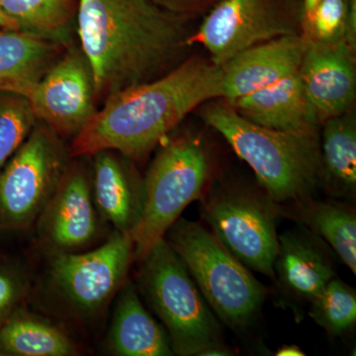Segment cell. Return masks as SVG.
I'll return each instance as SVG.
<instances>
[{
  "label": "cell",
  "instance_id": "6da1fadb",
  "mask_svg": "<svg viewBox=\"0 0 356 356\" xmlns=\"http://www.w3.org/2000/svg\"><path fill=\"white\" fill-rule=\"evenodd\" d=\"M182 18L152 0H79L77 35L95 97L152 81L186 47Z\"/></svg>",
  "mask_w": 356,
  "mask_h": 356
},
{
  "label": "cell",
  "instance_id": "7a4b0ae2",
  "mask_svg": "<svg viewBox=\"0 0 356 356\" xmlns=\"http://www.w3.org/2000/svg\"><path fill=\"white\" fill-rule=\"evenodd\" d=\"M222 70L191 58L165 76L110 95L69 147L72 158L114 151L128 159L146 156L187 114L222 98Z\"/></svg>",
  "mask_w": 356,
  "mask_h": 356
},
{
  "label": "cell",
  "instance_id": "3957f363",
  "mask_svg": "<svg viewBox=\"0 0 356 356\" xmlns=\"http://www.w3.org/2000/svg\"><path fill=\"white\" fill-rule=\"evenodd\" d=\"M203 117L252 168L273 203L303 202L321 181L317 137L257 125L228 103H213Z\"/></svg>",
  "mask_w": 356,
  "mask_h": 356
},
{
  "label": "cell",
  "instance_id": "277c9868",
  "mask_svg": "<svg viewBox=\"0 0 356 356\" xmlns=\"http://www.w3.org/2000/svg\"><path fill=\"white\" fill-rule=\"evenodd\" d=\"M140 262V292L163 323L173 353L199 355L222 344L216 317L165 238H161Z\"/></svg>",
  "mask_w": 356,
  "mask_h": 356
},
{
  "label": "cell",
  "instance_id": "5b68a950",
  "mask_svg": "<svg viewBox=\"0 0 356 356\" xmlns=\"http://www.w3.org/2000/svg\"><path fill=\"white\" fill-rule=\"evenodd\" d=\"M165 238L220 320L233 329L247 325L266 298L247 267L197 222L177 220Z\"/></svg>",
  "mask_w": 356,
  "mask_h": 356
},
{
  "label": "cell",
  "instance_id": "8992f818",
  "mask_svg": "<svg viewBox=\"0 0 356 356\" xmlns=\"http://www.w3.org/2000/svg\"><path fill=\"white\" fill-rule=\"evenodd\" d=\"M208 175L207 154L194 138H177L159 152L143 181L142 212L131 234L134 259L142 261L165 238L182 211L200 197Z\"/></svg>",
  "mask_w": 356,
  "mask_h": 356
},
{
  "label": "cell",
  "instance_id": "52a82bcc",
  "mask_svg": "<svg viewBox=\"0 0 356 356\" xmlns=\"http://www.w3.org/2000/svg\"><path fill=\"white\" fill-rule=\"evenodd\" d=\"M60 136L37 122L22 145L0 170V232L31 227L70 165Z\"/></svg>",
  "mask_w": 356,
  "mask_h": 356
},
{
  "label": "cell",
  "instance_id": "ba28073f",
  "mask_svg": "<svg viewBox=\"0 0 356 356\" xmlns=\"http://www.w3.org/2000/svg\"><path fill=\"white\" fill-rule=\"evenodd\" d=\"M50 257L48 283L51 293L72 316L95 318L127 282L134 243L130 235L114 229L97 247Z\"/></svg>",
  "mask_w": 356,
  "mask_h": 356
},
{
  "label": "cell",
  "instance_id": "9c48e42d",
  "mask_svg": "<svg viewBox=\"0 0 356 356\" xmlns=\"http://www.w3.org/2000/svg\"><path fill=\"white\" fill-rule=\"evenodd\" d=\"M298 15L303 2L297 0H220L185 44H203L211 62L222 67L252 47L297 34Z\"/></svg>",
  "mask_w": 356,
  "mask_h": 356
},
{
  "label": "cell",
  "instance_id": "30bf717a",
  "mask_svg": "<svg viewBox=\"0 0 356 356\" xmlns=\"http://www.w3.org/2000/svg\"><path fill=\"white\" fill-rule=\"evenodd\" d=\"M203 217L222 247L247 268L274 276L278 250L270 204L242 191H222L205 203Z\"/></svg>",
  "mask_w": 356,
  "mask_h": 356
},
{
  "label": "cell",
  "instance_id": "8fae6325",
  "mask_svg": "<svg viewBox=\"0 0 356 356\" xmlns=\"http://www.w3.org/2000/svg\"><path fill=\"white\" fill-rule=\"evenodd\" d=\"M103 222L93 199L91 172L81 163H70L35 225L40 245L51 257L92 248L102 238Z\"/></svg>",
  "mask_w": 356,
  "mask_h": 356
},
{
  "label": "cell",
  "instance_id": "7c38bea8",
  "mask_svg": "<svg viewBox=\"0 0 356 356\" xmlns=\"http://www.w3.org/2000/svg\"><path fill=\"white\" fill-rule=\"evenodd\" d=\"M92 72L83 51L58 58L28 98L39 121L58 135H76L95 114Z\"/></svg>",
  "mask_w": 356,
  "mask_h": 356
},
{
  "label": "cell",
  "instance_id": "4fadbf2b",
  "mask_svg": "<svg viewBox=\"0 0 356 356\" xmlns=\"http://www.w3.org/2000/svg\"><path fill=\"white\" fill-rule=\"evenodd\" d=\"M355 51L343 42H310L299 72L318 123L348 113L355 99Z\"/></svg>",
  "mask_w": 356,
  "mask_h": 356
},
{
  "label": "cell",
  "instance_id": "5bb4252c",
  "mask_svg": "<svg viewBox=\"0 0 356 356\" xmlns=\"http://www.w3.org/2000/svg\"><path fill=\"white\" fill-rule=\"evenodd\" d=\"M310 41L294 34L264 42L222 65V98L235 102L299 72Z\"/></svg>",
  "mask_w": 356,
  "mask_h": 356
},
{
  "label": "cell",
  "instance_id": "9a60e30c",
  "mask_svg": "<svg viewBox=\"0 0 356 356\" xmlns=\"http://www.w3.org/2000/svg\"><path fill=\"white\" fill-rule=\"evenodd\" d=\"M228 104L257 125L317 137L318 122L307 99L299 72Z\"/></svg>",
  "mask_w": 356,
  "mask_h": 356
},
{
  "label": "cell",
  "instance_id": "2e32d148",
  "mask_svg": "<svg viewBox=\"0 0 356 356\" xmlns=\"http://www.w3.org/2000/svg\"><path fill=\"white\" fill-rule=\"evenodd\" d=\"M92 156L91 185L98 213L114 229L131 236L142 212L143 182L123 154L100 151Z\"/></svg>",
  "mask_w": 356,
  "mask_h": 356
},
{
  "label": "cell",
  "instance_id": "e0dca14e",
  "mask_svg": "<svg viewBox=\"0 0 356 356\" xmlns=\"http://www.w3.org/2000/svg\"><path fill=\"white\" fill-rule=\"evenodd\" d=\"M275 271L282 289L308 302L336 277L331 257L308 229L287 231L278 236Z\"/></svg>",
  "mask_w": 356,
  "mask_h": 356
},
{
  "label": "cell",
  "instance_id": "ac0fdd59",
  "mask_svg": "<svg viewBox=\"0 0 356 356\" xmlns=\"http://www.w3.org/2000/svg\"><path fill=\"white\" fill-rule=\"evenodd\" d=\"M107 348L119 356L173 355L163 325L154 320L140 301L137 287L126 282L116 295Z\"/></svg>",
  "mask_w": 356,
  "mask_h": 356
},
{
  "label": "cell",
  "instance_id": "d6986e66",
  "mask_svg": "<svg viewBox=\"0 0 356 356\" xmlns=\"http://www.w3.org/2000/svg\"><path fill=\"white\" fill-rule=\"evenodd\" d=\"M62 47L17 30L0 32V91L29 98Z\"/></svg>",
  "mask_w": 356,
  "mask_h": 356
},
{
  "label": "cell",
  "instance_id": "ffe728a7",
  "mask_svg": "<svg viewBox=\"0 0 356 356\" xmlns=\"http://www.w3.org/2000/svg\"><path fill=\"white\" fill-rule=\"evenodd\" d=\"M79 346L57 325L20 307L0 325V356H74Z\"/></svg>",
  "mask_w": 356,
  "mask_h": 356
},
{
  "label": "cell",
  "instance_id": "44dd1931",
  "mask_svg": "<svg viewBox=\"0 0 356 356\" xmlns=\"http://www.w3.org/2000/svg\"><path fill=\"white\" fill-rule=\"evenodd\" d=\"M321 180L327 191L351 198L356 189V125L353 115L325 121L321 153Z\"/></svg>",
  "mask_w": 356,
  "mask_h": 356
},
{
  "label": "cell",
  "instance_id": "7402d4cb",
  "mask_svg": "<svg viewBox=\"0 0 356 356\" xmlns=\"http://www.w3.org/2000/svg\"><path fill=\"white\" fill-rule=\"evenodd\" d=\"M79 0H0V11L17 31L69 46Z\"/></svg>",
  "mask_w": 356,
  "mask_h": 356
},
{
  "label": "cell",
  "instance_id": "603a6c76",
  "mask_svg": "<svg viewBox=\"0 0 356 356\" xmlns=\"http://www.w3.org/2000/svg\"><path fill=\"white\" fill-rule=\"evenodd\" d=\"M300 217L307 226L330 243L348 268L356 273V217L344 204L313 201L305 204Z\"/></svg>",
  "mask_w": 356,
  "mask_h": 356
},
{
  "label": "cell",
  "instance_id": "cb8c5ba5",
  "mask_svg": "<svg viewBox=\"0 0 356 356\" xmlns=\"http://www.w3.org/2000/svg\"><path fill=\"white\" fill-rule=\"evenodd\" d=\"M310 303L311 317L329 334L339 336L355 325V291L341 280L332 278Z\"/></svg>",
  "mask_w": 356,
  "mask_h": 356
},
{
  "label": "cell",
  "instance_id": "d4e9b609",
  "mask_svg": "<svg viewBox=\"0 0 356 356\" xmlns=\"http://www.w3.org/2000/svg\"><path fill=\"white\" fill-rule=\"evenodd\" d=\"M38 121L27 97L0 91V170Z\"/></svg>",
  "mask_w": 356,
  "mask_h": 356
},
{
  "label": "cell",
  "instance_id": "484cf974",
  "mask_svg": "<svg viewBox=\"0 0 356 356\" xmlns=\"http://www.w3.org/2000/svg\"><path fill=\"white\" fill-rule=\"evenodd\" d=\"M348 9L350 0H320L310 15L302 17L304 35L315 43H346Z\"/></svg>",
  "mask_w": 356,
  "mask_h": 356
},
{
  "label": "cell",
  "instance_id": "4316f807",
  "mask_svg": "<svg viewBox=\"0 0 356 356\" xmlns=\"http://www.w3.org/2000/svg\"><path fill=\"white\" fill-rule=\"evenodd\" d=\"M29 289V276L22 266L0 264V325L20 308Z\"/></svg>",
  "mask_w": 356,
  "mask_h": 356
},
{
  "label": "cell",
  "instance_id": "83f0119b",
  "mask_svg": "<svg viewBox=\"0 0 356 356\" xmlns=\"http://www.w3.org/2000/svg\"><path fill=\"white\" fill-rule=\"evenodd\" d=\"M154 3L175 15L184 16L200 13L213 7L220 0H152Z\"/></svg>",
  "mask_w": 356,
  "mask_h": 356
},
{
  "label": "cell",
  "instance_id": "f1b7e54d",
  "mask_svg": "<svg viewBox=\"0 0 356 356\" xmlns=\"http://www.w3.org/2000/svg\"><path fill=\"white\" fill-rule=\"evenodd\" d=\"M276 355L278 356H303L305 355L304 351L300 350L298 346L291 344V346H285L277 351Z\"/></svg>",
  "mask_w": 356,
  "mask_h": 356
},
{
  "label": "cell",
  "instance_id": "f546056e",
  "mask_svg": "<svg viewBox=\"0 0 356 356\" xmlns=\"http://www.w3.org/2000/svg\"><path fill=\"white\" fill-rule=\"evenodd\" d=\"M318 1L320 0H303V15H302V17H307V16L310 15Z\"/></svg>",
  "mask_w": 356,
  "mask_h": 356
},
{
  "label": "cell",
  "instance_id": "4dcf8cb0",
  "mask_svg": "<svg viewBox=\"0 0 356 356\" xmlns=\"http://www.w3.org/2000/svg\"><path fill=\"white\" fill-rule=\"evenodd\" d=\"M0 27L8 30H17L16 29V26L14 24L13 21L8 19V18H7L1 11H0Z\"/></svg>",
  "mask_w": 356,
  "mask_h": 356
}]
</instances>
